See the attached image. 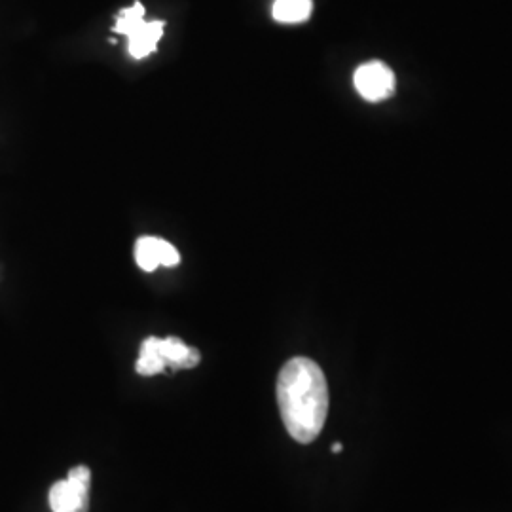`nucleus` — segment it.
<instances>
[{
	"instance_id": "7",
	"label": "nucleus",
	"mask_w": 512,
	"mask_h": 512,
	"mask_svg": "<svg viewBox=\"0 0 512 512\" xmlns=\"http://www.w3.org/2000/svg\"><path fill=\"white\" fill-rule=\"evenodd\" d=\"M313 12V0H274L272 16L279 23H304Z\"/></svg>"
},
{
	"instance_id": "8",
	"label": "nucleus",
	"mask_w": 512,
	"mask_h": 512,
	"mask_svg": "<svg viewBox=\"0 0 512 512\" xmlns=\"http://www.w3.org/2000/svg\"><path fill=\"white\" fill-rule=\"evenodd\" d=\"M332 452H334V454H340V452H342V444H340V442H336V444L332 446Z\"/></svg>"
},
{
	"instance_id": "4",
	"label": "nucleus",
	"mask_w": 512,
	"mask_h": 512,
	"mask_svg": "<svg viewBox=\"0 0 512 512\" xmlns=\"http://www.w3.org/2000/svg\"><path fill=\"white\" fill-rule=\"evenodd\" d=\"M90 490H92V471L86 465H78L69 471L63 480L55 482L50 488V509L52 512H88L90 511Z\"/></svg>"
},
{
	"instance_id": "1",
	"label": "nucleus",
	"mask_w": 512,
	"mask_h": 512,
	"mask_svg": "<svg viewBox=\"0 0 512 512\" xmlns=\"http://www.w3.org/2000/svg\"><path fill=\"white\" fill-rule=\"evenodd\" d=\"M277 404L285 429L296 442L317 439L329 414V385L321 366L308 357L287 361L277 376Z\"/></svg>"
},
{
	"instance_id": "2",
	"label": "nucleus",
	"mask_w": 512,
	"mask_h": 512,
	"mask_svg": "<svg viewBox=\"0 0 512 512\" xmlns=\"http://www.w3.org/2000/svg\"><path fill=\"white\" fill-rule=\"evenodd\" d=\"M200 361H202L200 351L192 346H186L181 338L150 336L141 344L135 370L141 376H156L165 372L167 368L171 370L196 368L200 365Z\"/></svg>"
},
{
	"instance_id": "3",
	"label": "nucleus",
	"mask_w": 512,
	"mask_h": 512,
	"mask_svg": "<svg viewBox=\"0 0 512 512\" xmlns=\"http://www.w3.org/2000/svg\"><path fill=\"white\" fill-rule=\"evenodd\" d=\"M147 8L137 0L133 6L120 10L114 33L128 37V52L133 59H145L156 52L164 37L165 21H147Z\"/></svg>"
},
{
	"instance_id": "5",
	"label": "nucleus",
	"mask_w": 512,
	"mask_h": 512,
	"mask_svg": "<svg viewBox=\"0 0 512 512\" xmlns=\"http://www.w3.org/2000/svg\"><path fill=\"white\" fill-rule=\"evenodd\" d=\"M353 84L363 99L378 103L395 93V73L384 61H368L357 67L353 74Z\"/></svg>"
},
{
	"instance_id": "6",
	"label": "nucleus",
	"mask_w": 512,
	"mask_h": 512,
	"mask_svg": "<svg viewBox=\"0 0 512 512\" xmlns=\"http://www.w3.org/2000/svg\"><path fill=\"white\" fill-rule=\"evenodd\" d=\"M135 260L141 270L154 272L160 266H165V268L177 266L181 262V255L169 241L145 236V238L137 239V243H135Z\"/></svg>"
}]
</instances>
